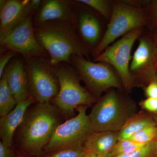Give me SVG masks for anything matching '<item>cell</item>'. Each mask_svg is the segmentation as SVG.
Returning a JSON list of instances; mask_svg holds the SVG:
<instances>
[{
  "label": "cell",
  "instance_id": "cell-12",
  "mask_svg": "<svg viewBox=\"0 0 157 157\" xmlns=\"http://www.w3.org/2000/svg\"><path fill=\"white\" fill-rule=\"evenodd\" d=\"M7 84L17 104L29 96V85L25 65L21 59H15L4 72Z\"/></svg>",
  "mask_w": 157,
  "mask_h": 157
},
{
  "label": "cell",
  "instance_id": "cell-13",
  "mask_svg": "<svg viewBox=\"0 0 157 157\" xmlns=\"http://www.w3.org/2000/svg\"><path fill=\"white\" fill-rule=\"evenodd\" d=\"M139 40L130 65L133 79L135 76L143 79L150 76L156 52L154 45L147 38L140 37Z\"/></svg>",
  "mask_w": 157,
  "mask_h": 157
},
{
  "label": "cell",
  "instance_id": "cell-2",
  "mask_svg": "<svg viewBox=\"0 0 157 157\" xmlns=\"http://www.w3.org/2000/svg\"><path fill=\"white\" fill-rule=\"evenodd\" d=\"M60 110L50 103L39 104L25 117L20 132V143L31 154H40L60 124Z\"/></svg>",
  "mask_w": 157,
  "mask_h": 157
},
{
  "label": "cell",
  "instance_id": "cell-18",
  "mask_svg": "<svg viewBox=\"0 0 157 157\" xmlns=\"http://www.w3.org/2000/svg\"><path fill=\"white\" fill-rule=\"evenodd\" d=\"M153 125L154 122L150 118L143 116L130 118L118 132V141L128 139L140 130Z\"/></svg>",
  "mask_w": 157,
  "mask_h": 157
},
{
  "label": "cell",
  "instance_id": "cell-8",
  "mask_svg": "<svg viewBox=\"0 0 157 157\" xmlns=\"http://www.w3.org/2000/svg\"><path fill=\"white\" fill-rule=\"evenodd\" d=\"M143 27L133 30L94 57V61L112 66L120 78L123 85L128 90H132L134 80L130 71L131 51L134 43L142 34Z\"/></svg>",
  "mask_w": 157,
  "mask_h": 157
},
{
  "label": "cell",
  "instance_id": "cell-20",
  "mask_svg": "<svg viewBox=\"0 0 157 157\" xmlns=\"http://www.w3.org/2000/svg\"><path fill=\"white\" fill-rule=\"evenodd\" d=\"M146 144L137 143L128 139L118 140L108 157H117L130 153L142 148Z\"/></svg>",
  "mask_w": 157,
  "mask_h": 157
},
{
  "label": "cell",
  "instance_id": "cell-19",
  "mask_svg": "<svg viewBox=\"0 0 157 157\" xmlns=\"http://www.w3.org/2000/svg\"><path fill=\"white\" fill-rule=\"evenodd\" d=\"M17 104L7 84L4 73L0 80V116L8 114L15 108Z\"/></svg>",
  "mask_w": 157,
  "mask_h": 157
},
{
  "label": "cell",
  "instance_id": "cell-26",
  "mask_svg": "<svg viewBox=\"0 0 157 157\" xmlns=\"http://www.w3.org/2000/svg\"><path fill=\"white\" fill-rule=\"evenodd\" d=\"M141 106L144 109L151 112H157V99L147 98L142 101Z\"/></svg>",
  "mask_w": 157,
  "mask_h": 157
},
{
  "label": "cell",
  "instance_id": "cell-10",
  "mask_svg": "<svg viewBox=\"0 0 157 157\" xmlns=\"http://www.w3.org/2000/svg\"><path fill=\"white\" fill-rule=\"evenodd\" d=\"M33 15L30 14L16 27L0 38L1 48L21 54L24 57L46 58L49 56L37 41L34 32Z\"/></svg>",
  "mask_w": 157,
  "mask_h": 157
},
{
  "label": "cell",
  "instance_id": "cell-17",
  "mask_svg": "<svg viewBox=\"0 0 157 157\" xmlns=\"http://www.w3.org/2000/svg\"><path fill=\"white\" fill-rule=\"evenodd\" d=\"M118 132H94L85 141L83 146L98 157H108L118 141Z\"/></svg>",
  "mask_w": 157,
  "mask_h": 157
},
{
  "label": "cell",
  "instance_id": "cell-30",
  "mask_svg": "<svg viewBox=\"0 0 157 157\" xmlns=\"http://www.w3.org/2000/svg\"><path fill=\"white\" fill-rule=\"evenodd\" d=\"M42 1L40 0H32L31 1L30 5L31 9L33 12H36L40 8L42 4Z\"/></svg>",
  "mask_w": 157,
  "mask_h": 157
},
{
  "label": "cell",
  "instance_id": "cell-9",
  "mask_svg": "<svg viewBox=\"0 0 157 157\" xmlns=\"http://www.w3.org/2000/svg\"><path fill=\"white\" fill-rule=\"evenodd\" d=\"M70 64L96 98L107 90L121 87L117 76L106 63L93 62L84 57L73 55L70 59Z\"/></svg>",
  "mask_w": 157,
  "mask_h": 157
},
{
  "label": "cell",
  "instance_id": "cell-1",
  "mask_svg": "<svg viewBox=\"0 0 157 157\" xmlns=\"http://www.w3.org/2000/svg\"><path fill=\"white\" fill-rule=\"evenodd\" d=\"M34 27L37 41L48 53L53 67L61 63L70 64L73 55L88 57V47L79 35L75 18L48 21Z\"/></svg>",
  "mask_w": 157,
  "mask_h": 157
},
{
  "label": "cell",
  "instance_id": "cell-28",
  "mask_svg": "<svg viewBox=\"0 0 157 157\" xmlns=\"http://www.w3.org/2000/svg\"><path fill=\"white\" fill-rule=\"evenodd\" d=\"M0 157H13L11 147L6 146L0 142Z\"/></svg>",
  "mask_w": 157,
  "mask_h": 157
},
{
  "label": "cell",
  "instance_id": "cell-22",
  "mask_svg": "<svg viewBox=\"0 0 157 157\" xmlns=\"http://www.w3.org/2000/svg\"><path fill=\"white\" fill-rule=\"evenodd\" d=\"M157 136V128L155 125L151 126L137 132L128 140L137 143L147 144L152 142Z\"/></svg>",
  "mask_w": 157,
  "mask_h": 157
},
{
  "label": "cell",
  "instance_id": "cell-14",
  "mask_svg": "<svg viewBox=\"0 0 157 157\" xmlns=\"http://www.w3.org/2000/svg\"><path fill=\"white\" fill-rule=\"evenodd\" d=\"M34 102L33 97L17 104L13 110L0 119V137L1 141L6 146L11 147L14 133L22 124L29 107Z\"/></svg>",
  "mask_w": 157,
  "mask_h": 157
},
{
  "label": "cell",
  "instance_id": "cell-6",
  "mask_svg": "<svg viewBox=\"0 0 157 157\" xmlns=\"http://www.w3.org/2000/svg\"><path fill=\"white\" fill-rule=\"evenodd\" d=\"M86 106L78 107L76 116L59 125L44 148L45 151L83 146L88 137L95 132L86 114Z\"/></svg>",
  "mask_w": 157,
  "mask_h": 157
},
{
  "label": "cell",
  "instance_id": "cell-16",
  "mask_svg": "<svg viewBox=\"0 0 157 157\" xmlns=\"http://www.w3.org/2000/svg\"><path fill=\"white\" fill-rule=\"evenodd\" d=\"M75 22L79 35L88 48L97 45L101 28L95 15L88 11H82L77 17L75 16Z\"/></svg>",
  "mask_w": 157,
  "mask_h": 157
},
{
  "label": "cell",
  "instance_id": "cell-3",
  "mask_svg": "<svg viewBox=\"0 0 157 157\" xmlns=\"http://www.w3.org/2000/svg\"><path fill=\"white\" fill-rule=\"evenodd\" d=\"M146 11L135 4L124 1L113 2L112 13L104 36L93 50L94 57L102 53L117 39L147 23Z\"/></svg>",
  "mask_w": 157,
  "mask_h": 157
},
{
  "label": "cell",
  "instance_id": "cell-7",
  "mask_svg": "<svg viewBox=\"0 0 157 157\" xmlns=\"http://www.w3.org/2000/svg\"><path fill=\"white\" fill-rule=\"evenodd\" d=\"M88 116L95 132H118L130 119L124 104L114 90L102 97Z\"/></svg>",
  "mask_w": 157,
  "mask_h": 157
},
{
  "label": "cell",
  "instance_id": "cell-34",
  "mask_svg": "<svg viewBox=\"0 0 157 157\" xmlns=\"http://www.w3.org/2000/svg\"><path fill=\"white\" fill-rule=\"evenodd\" d=\"M156 78H157V73H156Z\"/></svg>",
  "mask_w": 157,
  "mask_h": 157
},
{
  "label": "cell",
  "instance_id": "cell-4",
  "mask_svg": "<svg viewBox=\"0 0 157 157\" xmlns=\"http://www.w3.org/2000/svg\"><path fill=\"white\" fill-rule=\"evenodd\" d=\"M63 63L53 67L59 84V90L53 99L54 103L61 112L69 114L80 106L92 105L97 98L82 86L80 77L75 68L67 63Z\"/></svg>",
  "mask_w": 157,
  "mask_h": 157
},
{
  "label": "cell",
  "instance_id": "cell-35",
  "mask_svg": "<svg viewBox=\"0 0 157 157\" xmlns=\"http://www.w3.org/2000/svg\"><path fill=\"white\" fill-rule=\"evenodd\" d=\"M156 40H157V37H156Z\"/></svg>",
  "mask_w": 157,
  "mask_h": 157
},
{
  "label": "cell",
  "instance_id": "cell-11",
  "mask_svg": "<svg viewBox=\"0 0 157 157\" xmlns=\"http://www.w3.org/2000/svg\"><path fill=\"white\" fill-rule=\"evenodd\" d=\"M29 0H8L0 9V38L33 14Z\"/></svg>",
  "mask_w": 157,
  "mask_h": 157
},
{
  "label": "cell",
  "instance_id": "cell-24",
  "mask_svg": "<svg viewBox=\"0 0 157 157\" xmlns=\"http://www.w3.org/2000/svg\"><path fill=\"white\" fill-rule=\"evenodd\" d=\"M152 142L147 144L144 147L136 151L117 157H154L155 148V144Z\"/></svg>",
  "mask_w": 157,
  "mask_h": 157
},
{
  "label": "cell",
  "instance_id": "cell-33",
  "mask_svg": "<svg viewBox=\"0 0 157 157\" xmlns=\"http://www.w3.org/2000/svg\"><path fill=\"white\" fill-rule=\"evenodd\" d=\"M155 148L157 154V140L155 144Z\"/></svg>",
  "mask_w": 157,
  "mask_h": 157
},
{
  "label": "cell",
  "instance_id": "cell-21",
  "mask_svg": "<svg viewBox=\"0 0 157 157\" xmlns=\"http://www.w3.org/2000/svg\"><path fill=\"white\" fill-rule=\"evenodd\" d=\"M76 2L82 3L90 6L98 11L108 20L112 13V3L107 0H77Z\"/></svg>",
  "mask_w": 157,
  "mask_h": 157
},
{
  "label": "cell",
  "instance_id": "cell-23",
  "mask_svg": "<svg viewBox=\"0 0 157 157\" xmlns=\"http://www.w3.org/2000/svg\"><path fill=\"white\" fill-rule=\"evenodd\" d=\"M83 146L61 149L45 157H83L87 152Z\"/></svg>",
  "mask_w": 157,
  "mask_h": 157
},
{
  "label": "cell",
  "instance_id": "cell-32",
  "mask_svg": "<svg viewBox=\"0 0 157 157\" xmlns=\"http://www.w3.org/2000/svg\"><path fill=\"white\" fill-rule=\"evenodd\" d=\"M15 157H29L27 156H25L22 155H18Z\"/></svg>",
  "mask_w": 157,
  "mask_h": 157
},
{
  "label": "cell",
  "instance_id": "cell-15",
  "mask_svg": "<svg viewBox=\"0 0 157 157\" xmlns=\"http://www.w3.org/2000/svg\"><path fill=\"white\" fill-rule=\"evenodd\" d=\"M75 14L71 2L66 0H46L43 1L34 25L57 20H73Z\"/></svg>",
  "mask_w": 157,
  "mask_h": 157
},
{
  "label": "cell",
  "instance_id": "cell-29",
  "mask_svg": "<svg viewBox=\"0 0 157 157\" xmlns=\"http://www.w3.org/2000/svg\"><path fill=\"white\" fill-rule=\"evenodd\" d=\"M147 10L150 11L155 21H157V1L153 3L150 6H148Z\"/></svg>",
  "mask_w": 157,
  "mask_h": 157
},
{
  "label": "cell",
  "instance_id": "cell-27",
  "mask_svg": "<svg viewBox=\"0 0 157 157\" xmlns=\"http://www.w3.org/2000/svg\"><path fill=\"white\" fill-rule=\"evenodd\" d=\"M145 94L147 98L157 99V82H150L145 88Z\"/></svg>",
  "mask_w": 157,
  "mask_h": 157
},
{
  "label": "cell",
  "instance_id": "cell-5",
  "mask_svg": "<svg viewBox=\"0 0 157 157\" xmlns=\"http://www.w3.org/2000/svg\"><path fill=\"white\" fill-rule=\"evenodd\" d=\"M24 58L31 94L39 104L50 103L59 90L58 79L50 59L37 57Z\"/></svg>",
  "mask_w": 157,
  "mask_h": 157
},
{
  "label": "cell",
  "instance_id": "cell-25",
  "mask_svg": "<svg viewBox=\"0 0 157 157\" xmlns=\"http://www.w3.org/2000/svg\"><path fill=\"white\" fill-rule=\"evenodd\" d=\"M16 52L11 50H8L3 55L0 59V78H2L4 73L6 65L10 59L15 55Z\"/></svg>",
  "mask_w": 157,
  "mask_h": 157
},
{
  "label": "cell",
  "instance_id": "cell-31",
  "mask_svg": "<svg viewBox=\"0 0 157 157\" xmlns=\"http://www.w3.org/2000/svg\"><path fill=\"white\" fill-rule=\"evenodd\" d=\"M83 157H98L95 155H94V154L91 153L89 152H87L86 154Z\"/></svg>",
  "mask_w": 157,
  "mask_h": 157
}]
</instances>
